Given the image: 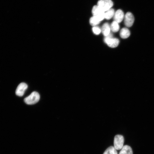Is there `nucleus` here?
Segmentation results:
<instances>
[{
    "mask_svg": "<svg viewBox=\"0 0 154 154\" xmlns=\"http://www.w3.org/2000/svg\"><path fill=\"white\" fill-rule=\"evenodd\" d=\"M40 98V95L36 92H32L29 96L24 99L25 102L27 104L32 105L37 103Z\"/></svg>",
    "mask_w": 154,
    "mask_h": 154,
    "instance_id": "1",
    "label": "nucleus"
},
{
    "mask_svg": "<svg viewBox=\"0 0 154 154\" xmlns=\"http://www.w3.org/2000/svg\"><path fill=\"white\" fill-rule=\"evenodd\" d=\"M113 5V2L111 0H99L97 5L105 12L111 8Z\"/></svg>",
    "mask_w": 154,
    "mask_h": 154,
    "instance_id": "2",
    "label": "nucleus"
},
{
    "mask_svg": "<svg viewBox=\"0 0 154 154\" xmlns=\"http://www.w3.org/2000/svg\"><path fill=\"white\" fill-rule=\"evenodd\" d=\"M104 41L108 46L112 48L117 47L119 43V40L117 38H112V34L110 33L106 36Z\"/></svg>",
    "mask_w": 154,
    "mask_h": 154,
    "instance_id": "3",
    "label": "nucleus"
},
{
    "mask_svg": "<svg viewBox=\"0 0 154 154\" xmlns=\"http://www.w3.org/2000/svg\"><path fill=\"white\" fill-rule=\"evenodd\" d=\"M124 142L123 137L121 135H117L114 138V147L116 150L121 149L123 146Z\"/></svg>",
    "mask_w": 154,
    "mask_h": 154,
    "instance_id": "4",
    "label": "nucleus"
},
{
    "mask_svg": "<svg viewBox=\"0 0 154 154\" xmlns=\"http://www.w3.org/2000/svg\"><path fill=\"white\" fill-rule=\"evenodd\" d=\"M134 21V18L131 12H127L124 16V24L127 27H130L133 25Z\"/></svg>",
    "mask_w": 154,
    "mask_h": 154,
    "instance_id": "5",
    "label": "nucleus"
},
{
    "mask_svg": "<svg viewBox=\"0 0 154 154\" xmlns=\"http://www.w3.org/2000/svg\"><path fill=\"white\" fill-rule=\"evenodd\" d=\"M27 84L23 82L20 83L17 87L15 91L17 95L19 96H22L24 95L25 91L27 88Z\"/></svg>",
    "mask_w": 154,
    "mask_h": 154,
    "instance_id": "6",
    "label": "nucleus"
},
{
    "mask_svg": "<svg viewBox=\"0 0 154 154\" xmlns=\"http://www.w3.org/2000/svg\"><path fill=\"white\" fill-rule=\"evenodd\" d=\"M124 17L123 12L121 9L117 10L115 13L114 16V21L118 23L121 22Z\"/></svg>",
    "mask_w": 154,
    "mask_h": 154,
    "instance_id": "7",
    "label": "nucleus"
},
{
    "mask_svg": "<svg viewBox=\"0 0 154 154\" xmlns=\"http://www.w3.org/2000/svg\"><path fill=\"white\" fill-rule=\"evenodd\" d=\"M130 35L129 30L126 28H123L120 30V35L123 38H126L128 37Z\"/></svg>",
    "mask_w": 154,
    "mask_h": 154,
    "instance_id": "8",
    "label": "nucleus"
},
{
    "mask_svg": "<svg viewBox=\"0 0 154 154\" xmlns=\"http://www.w3.org/2000/svg\"><path fill=\"white\" fill-rule=\"evenodd\" d=\"M119 154H133V151L130 146L125 145L123 146Z\"/></svg>",
    "mask_w": 154,
    "mask_h": 154,
    "instance_id": "9",
    "label": "nucleus"
},
{
    "mask_svg": "<svg viewBox=\"0 0 154 154\" xmlns=\"http://www.w3.org/2000/svg\"><path fill=\"white\" fill-rule=\"evenodd\" d=\"M110 28L108 23H105L103 25L102 31L103 35L105 36L108 35L110 33Z\"/></svg>",
    "mask_w": 154,
    "mask_h": 154,
    "instance_id": "10",
    "label": "nucleus"
},
{
    "mask_svg": "<svg viewBox=\"0 0 154 154\" xmlns=\"http://www.w3.org/2000/svg\"><path fill=\"white\" fill-rule=\"evenodd\" d=\"M92 13L93 16H96L104 13L105 12L102 10L97 5H94L93 7Z\"/></svg>",
    "mask_w": 154,
    "mask_h": 154,
    "instance_id": "11",
    "label": "nucleus"
},
{
    "mask_svg": "<svg viewBox=\"0 0 154 154\" xmlns=\"http://www.w3.org/2000/svg\"><path fill=\"white\" fill-rule=\"evenodd\" d=\"M115 14V11L114 9L110 8L105 12V18L109 20L111 19L114 16Z\"/></svg>",
    "mask_w": 154,
    "mask_h": 154,
    "instance_id": "12",
    "label": "nucleus"
},
{
    "mask_svg": "<svg viewBox=\"0 0 154 154\" xmlns=\"http://www.w3.org/2000/svg\"><path fill=\"white\" fill-rule=\"evenodd\" d=\"M103 154H117V153L114 147L111 146L105 150Z\"/></svg>",
    "mask_w": 154,
    "mask_h": 154,
    "instance_id": "13",
    "label": "nucleus"
},
{
    "mask_svg": "<svg viewBox=\"0 0 154 154\" xmlns=\"http://www.w3.org/2000/svg\"><path fill=\"white\" fill-rule=\"evenodd\" d=\"M110 28L112 31L114 32H116L119 31V26L118 23L114 21L111 23Z\"/></svg>",
    "mask_w": 154,
    "mask_h": 154,
    "instance_id": "14",
    "label": "nucleus"
},
{
    "mask_svg": "<svg viewBox=\"0 0 154 154\" xmlns=\"http://www.w3.org/2000/svg\"><path fill=\"white\" fill-rule=\"evenodd\" d=\"M100 21L99 20L97 17L94 16H93L90 19V25L92 26H94L99 24Z\"/></svg>",
    "mask_w": 154,
    "mask_h": 154,
    "instance_id": "15",
    "label": "nucleus"
},
{
    "mask_svg": "<svg viewBox=\"0 0 154 154\" xmlns=\"http://www.w3.org/2000/svg\"><path fill=\"white\" fill-rule=\"evenodd\" d=\"M92 30L94 33L96 35H99L100 33L101 30L98 27L94 26L92 28Z\"/></svg>",
    "mask_w": 154,
    "mask_h": 154,
    "instance_id": "16",
    "label": "nucleus"
}]
</instances>
